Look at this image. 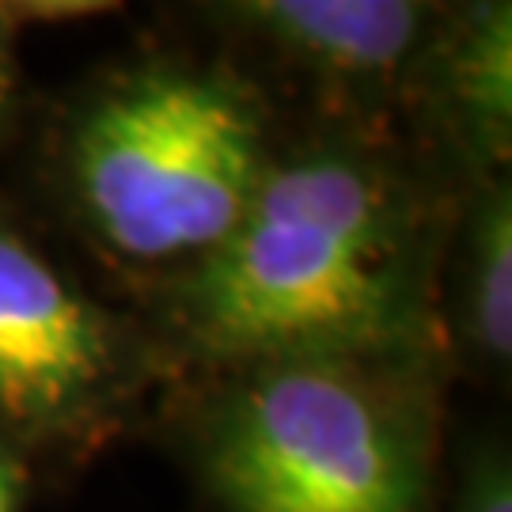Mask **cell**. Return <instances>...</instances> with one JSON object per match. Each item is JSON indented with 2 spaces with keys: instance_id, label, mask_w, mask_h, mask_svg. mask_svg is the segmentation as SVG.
I'll use <instances>...</instances> for the list:
<instances>
[{
  "instance_id": "cell-1",
  "label": "cell",
  "mask_w": 512,
  "mask_h": 512,
  "mask_svg": "<svg viewBox=\"0 0 512 512\" xmlns=\"http://www.w3.org/2000/svg\"><path fill=\"white\" fill-rule=\"evenodd\" d=\"M463 190L395 122L289 114L224 243L133 308L179 380L285 353L448 361L440 262Z\"/></svg>"
},
{
  "instance_id": "cell-3",
  "label": "cell",
  "mask_w": 512,
  "mask_h": 512,
  "mask_svg": "<svg viewBox=\"0 0 512 512\" xmlns=\"http://www.w3.org/2000/svg\"><path fill=\"white\" fill-rule=\"evenodd\" d=\"M444 357L285 353L183 376L156 410L209 512H437Z\"/></svg>"
},
{
  "instance_id": "cell-5",
  "label": "cell",
  "mask_w": 512,
  "mask_h": 512,
  "mask_svg": "<svg viewBox=\"0 0 512 512\" xmlns=\"http://www.w3.org/2000/svg\"><path fill=\"white\" fill-rule=\"evenodd\" d=\"M220 54L289 114L395 122L410 76L456 0H194Z\"/></svg>"
},
{
  "instance_id": "cell-10",
  "label": "cell",
  "mask_w": 512,
  "mask_h": 512,
  "mask_svg": "<svg viewBox=\"0 0 512 512\" xmlns=\"http://www.w3.org/2000/svg\"><path fill=\"white\" fill-rule=\"evenodd\" d=\"M118 0H0V16L8 19H80L92 12H107Z\"/></svg>"
},
{
  "instance_id": "cell-7",
  "label": "cell",
  "mask_w": 512,
  "mask_h": 512,
  "mask_svg": "<svg viewBox=\"0 0 512 512\" xmlns=\"http://www.w3.org/2000/svg\"><path fill=\"white\" fill-rule=\"evenodd\" d=\"M440 338L452 372L505 384L512 368V175L459 194L440 262Z\"/></svg>"
},
{
  "instance_id": "cell-9",
  "label": "cell",
  "mask_w": 512,
  "mask_h": 512,
  "mask_svg": "<svg viewBox=\"0 0 512 512\" xmlns=\"http://www.w3.org/2000/svg\"><path fill=\"white\" fill-rule=\"evenodd\" d=\"M38 471L19 448L0 440V512H31L38 490Z\"/></svg>"
},
{
  "instance_id": "cell-2",
  "label": "cell",
  "mask_w": 512,
  "mask_h": 512,
  "mask_svg": "<svg viewBox=\"0 0 512 512\" xmlns=\"http://www.w3.org/2000/svg\"><path fill=\"white\" fill-rule=\"evenodd\" d=\"M289 110L220 50L122 57L65 95L38 137V186L122 300L190 274L236 228Z\"/></svg>"
},
{
  "instance_id": "cell-8",
  "label": "cell",
  "mask_w": 512,
  "mask_h": 512,
  "mask_svg": "<svg viewBox=\"0 0 512 512\" xmlns=\"http://www.w3.org/2000/svg\"><path fill=\"white\" fill-rule=\"evenodd\" d=\"M437 512H512V448L501 425H482L456 444Z\"/></svg>"
},
{
  "instance_id": "cell-6",
  "label": "cell",
  "mask_w": 512,
  "mask_h": 512,
  "mask_svg": "<svg viewBox=\"0 0 512 512\" xmlns=\"http://www.w3.org/2000/svg\"><path fill=\"white\" fill-rule=\"evenodd\" d=\"M399 126L459 186L509 175L512 0H456L425 46Z\"/></svg>"
},
{
  "instance_id": "cell-4",
  "label": "cell",
  "mask_w": 512,
  "mask_h": 512,
  "mask_svg": "<svg viewBox=\"0 0 512 512\" xmlns=\"http://www.w3.org/2000/svg\"><path fill=\"white\" fill-rule=\"evenodd\" d=\"M179 384L122 296H99L0 190V440L73 475L141 433Z\"/></svg>"
},
{
  "instance_id": "cell-11",
  "label": "cell",
  "mask_w": 512,
  "mask_h": 512,
  "mask_svg": "<svg viewBox=\"0 0 512 512\" xmlns=\"http://www.w3.org/2000/svg\"><path fill=\"white\" fill-rule=\"evenodd\" d=\"M8 19L0 16V145L12 129V110H16L19 92V73H16V54H12V38H8Z\"/></svg>"
}]
</instances>
